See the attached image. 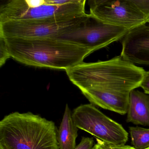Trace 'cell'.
Returning a JSON list of instances; mask_svg holds the SVG:
<instances>
[{
    "label": "cell",
    "instance_id": "cell-13",
    "mask_svg": "<svg viewBox=\"0 0 149 149\" xmlns=\"http://www.w3.org/2000/svg\"><path fill=\"white\" fill-rule=\"evenodd\" d=\"M97 143L92 149H136L134 147L127 145H118L111 143L104 142L96 138Z\"/></svg>",
    "mask_w": 149,
    "mask_h": 149
},
{
    "label": "cell",
    "instance_id": "cell-14",
    "mask_svg": "<svg viewBox=\"0 0 149 149\" xmlns=\"http://www.w3.org/2000/svg\"><path fill=\"white\" fill-rule=\"evenodd\" d=\"M11 57L5 38L0 35V67L4 65L6 61Z\"/></svg>",
    "mask_w": 149,
    "mask_h": 149
},
{
    "label": "cell",
    "instance_id": "cell-9",
    "mask_svg": "<svg viewBox=\"0 0 149 149\" xmlns=\"http://www.w3.org/2000/svg\"><path fill=\"white\" fill-rule=\"evenodd\" d=\"M121 56L133 64L149 65V25L132 29L122 40Z\"/></svg>",
    "mask_w": 149,
    "mask_h": 149
},
{
    "label": "cell",
    "instance_id": "cell-1",
    "mask_svg": "<svg viewBox=\"0 0 149 149\" xmlns=\"http://www.w3.org/2000/svg\"><path fill=\"white\" fill-rule=\"evenodd\" d=\"M91 104L119 114L128 108L130 93L140 87L145 71L122 56L80 63L66 70Z\"/></svg>",
    "mask_w": 149,
    "mask_h": 149
},
{
    "label": "cell",
    "instance_id": "cell-12",
    "mask_svg": "<svg viewBox=\"0 0 149 149\" xmlns=\"http://www.w3.org/2000/svg\"><path fill=\"white\" fill-rule=\"evenodd\" d=\"M132 144L136 149H146L149 147V129L140 127H129Z\"/></svg>",
    "mask_w": 149,
    "mask_h": 149
},
{
    "label": "cell",
    "instance_id": "cell-10",
    "mask_svg": "<svg viewBox=\"0 0 149 149\" xmlns=\"http://www.w3.org/2000/svg\"><path fill=\"white\" fill-rule=\"evenodd\" d=\"M126 121L149 126V95L135 90L130 92Z\"/></svg>",
    "mask_w": 149,
    "mask_h": 149
},
{
    "label": "cell",
    "instance_id": "cell-19",
    "mask_svg": "<svg viewBox=\"0 0 149 149\" xmlns=\"http://www.w3.org/2000/svg\"><path fill=\"white\" fill-rule=\"evenodd\" d=\"M147 22H148V23H149V17H148V18H147Z\"/></svg>",
    "mask_w": 149,
    "mask_h": 149
},
{
    "label": "cell",
    "instance_id": "cell-16",
    "mask_svg": "<svg viewBox=\"0 0 149 149\" xmlns=\"http://www.w3.org/2000/svg\"><path fill=\"white\" fill-rule=\"evenodd\" d=\"M94 141L92 138L82 137L79 144L74 149H92Z\"/></svg>",
    "mask_w": 149,
    "mask_h": 149
},
{
    "label": "cell",
    "instance_id": "cell-18",
    "mask_svg": "<svg viewBox=\"0 0 149 149\" xmlns=\"http://www.w3.org/2000/svg\"><path fill=\"white\" fill-rule=\"evenodd\" d=\"M75 0H46L45 2L47 5L53 6H63L74 2Z\"/></svg>",
    "mask_w": 149,
    "mask_h": 149
},
{
    "label": "cell",
    "instance_id": "cell-15",
    "mask_svg": "<svg viewBox=\"0 0 149 149\" xmlns=\"http://www.w3.org/2000/svg\"><path fill=\"white\" fill-rule=\"evenodd\" d=\"M133 1L147 19L149 17V0H133Z\"/></svg>",
    "mask_w": 149,
    "mask_h": 149
},
{
    "label": "cell",
    "instance_id": "cell-8",
    "mask_svg": "<svg viewBox=\"0 0 149 149\" xmlns=\"http://www.w3.org/2000/svg\"><path fill=\"white\" fill-rule=\"evenodd\" d=\"M90 14L104 23L129 31L147 23L133 0H90Z\"/></svg>",
    "mask_w": 149,
    "mask_h": 149
},
{
    "label": "cell",
    "instance_id": "cell-20",
    "mask_svg": "<svg viewBox=\"0 0 149 149\" xmlns=\"http://www.w3.org/2000/svg\"><path fill=\"white\" fill-rule=\"evenodd\" d=\"M149 149V148H147V149Z\"/></svg>",
    "mask_w": 149,
    "mask_h": 149
},
{
    "label": "cell",
    "instance_id": "cell-2",
    "mask_svg": "<svg viewBox=\"0 0 149 149\" xmlns=\"http://www.w3.org/2000/svg\"><path fill=\"white\" fill-rule=\"evenodd\" d=\"M5 39L12 58L22 64L38 68L66 70L82 63L85 57L93 53L56 38Z\"/></svg>",
    "mask_w": 149,
    "mask_h": 149
},
{
    "label": "cell",
    "instance_id": "cell-4",
    "mask_svg": "<svg viewBox=\"0 0 149 149\" xmlns=\"http://www.w3.org/2000/svg\"><path fill=\"white\" fill-rule=\"evenodd\" d=\"M85 0H75L63 6H28L25 0H9L0 7V23L11 21L63 20L86 14Z\"/></svg>",
    "mask_w": 149,
    "mask_h": 149
},
{
    "label": "cell",
    "instance_id": "cell-7",
    "mask_svg": "<svg viewBox=\"0 0 149 149\" xmlns=\"http://www.w3.org/2000/svg\"><path fill=\"white\" fill-rule=\"evenodd\" d=\"M88 15L63 20L6 22L0 23V35L4 38H56L79 26Z\"/></svg>",
    "mask_w": 149,
    "mask_h": 149
},
{
    "label": "cell",
    "instance_id": "cell-3",
    "mask_svg": "<svg viewBox=\"0 0 149 149\" xmlns=\"http://www.w3.org/2000/svg\"><path fill=\"white\" fill-rule=\"evenodd\" d=\"M55 123L31 112H15L0 121V149H60Z\"/></svg>",
    "mask_w": 149,
    "mask_h": 149
},
{
    "label": "cell",
    "instance_id": "cell-5",
    "mask_svg": "<svg viewBox=\"0 0 149 149\" xmlns=\"http://www.w3.org/2000/svg\"><path fill=\"white\" fill-rule=\"evenodd\" d=\"M129 30L104 23L91 14L79 26L56 37L90 49L92 52L123 39Z\"/></svg>",
    "mask_w": 149,
    "mask_h": 149
},
{
    "label": "cell",
    "instance_id": "cell-6",
    "mask_svg": "<svg viewBox=\"0 0 149 149\" xmlns=\"http://www.w3.org/2000/svg\"><path fill=\"white\" fill-rule=\"evenodd\" d=\"M72 117L76 126L102 141L124 145L128 133L121 124L105 116L92 104H81L74 109Z\"/></svg>",
    "mask_w": 149,
    "mask_h": 149
},
{
    "label": "cell",
    "instance_id": "cell-17",
    "mask_svg": "<svg viewBox=\"0 0 149 149\" xmlns=\"http://www.w3.org/2000/svg\"><path fill=\"white\" fill-rule=\"evenodd\" d=\"M140 87L144 91V93L149 95V71H145Z\"/></svg>",
    "mask_w": 149,
    "mask_h": 149
},
{
    "label": "cell",
    "instance_id": "cell-11",
    "mask_svg": "<svg viewBox=\"0 0 149 149\" xmlns=\"http://www.w3.org/2000/svg\"><path fill=\"white\" fill-rule=\"evenodd\" d=\"M78 128L72 117L71 110L67 104L62 121L58 130V141L60 149H74L76 147V139Z\"/></svg>",
    "mask_w": 149,
    "mask_h": 149
}]
</instances>
